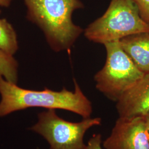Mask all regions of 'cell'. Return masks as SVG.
Here are the masks:
<instances>
[{"label":"cell","instance_id":"obj_1","mask_svg":"<svg viewBox=\"0 0 149 149\" xmlns=\"http://www.w3.org/2000/svg\"><path fill=\"white\" fill-rule=\"evenodd\" d=\"M74 90L64 88L60 91L45 88L42 91L24 89L0 76V118L29 108L63 109L74 113L83 119L91 117L92 103L75 79Z\"/></svg>","mask_w":149,"mask_h":149},{"label":"cell","instance_id":"obj_2","mask_svg":"<svg viewBox=\"0 0 149 149\" xmlns=\"http://www.w3.org/2000/svg\"><path fill=\"white\" fill-rule=\"evenodd\" d=\"M27 18L43 32L55 52L69 50L84 29L72 21L74 11L85 7L81 0H24Z\"/></svg>","mask_w":149,"mask_h":149},{"label":"cell","instance_id":"obj_3","mask_svg":"<svg viewBox=\"0 0 149 149\" xmlns=\"http://www.w3.org/2000/svg\"><path fill=\"white\" fill-rule=\"evenodd\" d=\"M149 32L133 0H111L104 14L84 31L93 43L104 44L139 33Z\"/></svg>","mask_w":149,"mask_h":149},{"label":"cell","instance_id":"obj_4","mask_svg":"<svg viewBox=\"0 0 149 149\" xmlns=\"http://www.w3.org/2000/svg\"><path fill=\"white\" fill-rule=\"evenodd\" d=\"M106 63L94 76L96 88L112 101L117 102L144 76L122 48L119 40L104 44Z\"/></svg>","mask_w":149,"mask_h":149},{"label":"cell","instance_id":"obj_5","mask_svg":"<svg viewBox=\"0 0 149 149\" xmlns=\"http://www.w3.org/2000/svg\"><path fill=\"white\" fill-rule=\"evenodd\" d=\"M101 118H88L79 122L64 120L55 109L38 114V121L29 128L38 134L49 145V149H84L85 135L92 127L100 125Z\"/></svg>","mask_w":149,"mask_h":149},{"label":"cell","instance_id":"obj_6","mask_svg":"<svg viewBox=\"0 0 149 149\" xmlns=\"http://www.w3.org/2000/svg\"><path fill=\"white\" fill-rule=\"evenodd\" d=\"M102 145L105 149H149L145 117L118 118Z\"/></svg>","mask_w":149,"mask_h":149},{"label":"cell","instance_id":"obj_7","mask_svg":"<svg viewBox=\"0 0 149 149\" xmlns=\"http://www.w3.org/2000/svg\"><path fill=\"white\" fill-rule=\"evenodd\" d=\"M116 103L119 117H144L149 111V73L144 74Z\"/></svg>","mask_w":149,"mask_h":149},{"label":"cell","instance_id":"obj_8","mask_svg":"<svg viewBox=\"0 0 149 149\" xmlns=\"http://www.w3.org/2000/svg\"><path fill=\"white\" fill-rule=\"evenodd\" d=\"M119 42L138 69L145 74L149 73V32L129 36Z\"/></svg>","mask_w":149,"mask_h":149},{"label":"cell","instance_id":"obj_9","mask_svg":"<svg viewBox=\"0 0 149 149\" xmlns=\"http://www.w3.org/2000/svg\"><path fill=\"white\" fill-rule=\"evenodd\" d=\"M18 49V42L14 28L6 19L0 18V50L13 56Z\"/></svg>","mask_w":149,"mask_h":149},{"label":"cell","instance_id":"obj_10","mask_svg":"<svg viewBox=\"0 0 149 149\" xmlns=\"http://www.w3.org/2000/svg\"><path fill=\"white\" fill-rule=\"evenodd\" d=\"M0 76L7 81L17 84L18 64L13 56L0 50Z\"/></svg>","mask_w":149,"mask_h":149},{"label":"cell","instance_id":"obj_11","mask_svg":"<svg viewBox=\"0 0 149 149\" xmlns=\"http://www.w3.org/2000/svg\"><path fill=\"white\" fill-rule=\"evenodd\" d=\"M138 8L140 15L149 24V0H133Z\"/></svg>","mask_w":149,"mask_h":149},{"label":"cell","instance_id":"obj_12","mask_svg":"<svg viewBox=\"0 0 149 149\" xmlns=\"http://www.w3.org/2000/svg\"><path fill=\"white\" fill-rule=\"evenodd\" d=\"M102 143L101 134H94L86 144L84 149H103Z\"/></svg>","mask_w":149,"mask_h":149},{"label":"cell","instance_id":"obj_13","mask_svg":"<svg viewBox=\"0 0 149 149\" xmlns=\"http://www.w3.org/2000/svg\"><path fill=\"white\" fill-rule=\"evenodd\" d=\"M13 0H0V6L3 7H8Z\"/></svg>","mask_w":149,"mask_h":149},{"label":"cell","instance_id":"obj_14","mask_svg":"<svg viewBox=\"0 0 149 149\" xmlns=\"http://www.w3.org/2000/svg\"><path fill=\"white\" fill-rule=\"evenodd\" d=\"M145 119V123L146 125V127L148 128V130L149 132V111L146 113V114L144 116Z\"/></svg>","mask_w":149,"mask_h":149},{"label":"cell","instance_id":"obj_15","mask_svg":"<svg viewBox=\"0 0 149 149\" xmlns=\"http://www.w3.org/2000/svg\"><path fill=\"white\" fill-rule=\"evenodd\" d=\"M1 10H0V14H1Z\"/></svg>","mask_w":149,"mask_h":149}]
</instances>
